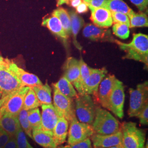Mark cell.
Wrapping results in <instances>:
<instances>
[{
    "instance_id": "16",
    "label": "cell",
    "mask_w": 148,
    "mask_h": 148,
    "mask_svg": "<svg viewBox=\"0 0 148 148\" xmlns=\"http://www.w3.org/2000/svg\"><path fill=\"white\" fill-rule=\"evenodd\" d=\"M90 10V19L94 25L101 28L107 29L113 24L111 12L103 8H95L88 5Z\"/></svg>"
},
{
    "instance_id": "37",
    "label": "cell",
    "mask_w": 148,
    "mask_h": 148,
    "mask_svg": "<svg viewBox=\"0 0 148 148\" xmlns=\"http://www.w3.org/2000/svg\"><path fill=\"white\" fill-rule=\"evenodd\" d=\"M87 4L95 8H104L108 0H82Z\"/></svg>"
},
{
    "instance_id": "36",
    "label": "cell",
    "mask_w": 148,
    "mask_h": 148,
    "mask_svg": "<svg viewBox=\"0 0 148 148\" xmlns=\"http://www.w3.org/2000/svg\"><path fill=\"white\" fill-rule=\"evenodd\" d=\"M137 117L139 119L140 123L143 125L148 124V104H146L143 109L138 114Z\"/></svg>"
},
{
    "instance_id": "30",
    "label": "cell",
    "mask_w": 148,
    "mask_h": 148,
    "mask_svg": "<svg viewBox=\"0 0 148 148\" xmlns=\"http://www.w3.org/2000/svg\"><path fill=\"white\" fill-rule=\"evenodd\" d=\"M41 106V104L37 99L34 90L32 88H29L24 100L23 109L30 110L37 108Z\"/></svg>"
},
{
    "instance_id": "28",
    "label": "cell",
    "mask_w": 148,
    "mask_h": 148,
    "mask_svg": "<svg viewBox=\"0 0 148 148\" xmlns=\"http://www.w3.org/2000/svg\"><path fill=\"white\" fill-rule=\"evenodd\" d=\"M52 15L58 18L64 30L69 36L71 35V21L69 13L63 8L58 7L53 11Z\"/></svg>"
},
{
    "instance_id": "27",
    "label": "cell",
    "mask_w": 148,
    "mask_h": 148,
    "mask_svg": "<svg viewBox=\"0 0 148 148\" xmlns=\"http://www.w3.org/2000/svg\"><path fill=\"white\" fill-rule=\"evenodd\" d=\"M103 8L110 12L123 13L128 16L134 12L123 0H108Z\"/></svg>"
},
{
    "instance_id": "31",
    "label": "cell",
    "mask_w": 148,
    "mask_h": 148,
    "mask_svg": "<svg viewBox=\"0 0 148 148\" xmlns=\"http://www.w3.org/2000/svg\"><path fill=\"white\" fill-rule=\"evenodd\" d=\"M28 111L22 109L18 115V119L20 126L25 133L29 137L32 138V128L28 119Z\"/></svg>"
},
{
    "instance_id": "10",
    "label": "cell",
    "mask_w": 148,
    "mask_h": 148,
    "mask_svg": "<svg viewBox=\"0 0 148 148\" xmlns=\"http://www.w3.org/2000/svg\"><path fill=\"white\" fill-rule=\"evenodd\" d=\"M125 99L124 86L121 81L116 79L109 98L108 110L120 119H122L124 117Z\"/></svg>"
},
{
    "instance_id": "44",
    "label": "cell",
    "mask_w": 148,
    "mask_h": 148,
    "mask_svg": "<svg viewBox=\"0 0 148 148\" xmlns=\"http://www.w3.org/2000/svg\"><path fill=\"white\" fill-rule=\"evenodd\" d=\"M69 3H70V0H58L57 6L59 7V6L63 5V4L69 5Z\"/></svg>"
},
{
    "instance_id": "43",
    "label": "cell",
    "mask_w": 148,
    "mask_h": 148,
    "mask_svg": "<svg viewBox=\"0 0 148 148\" xmlns=\"http://www.w3.org/2000/svg\"><path fill=\"white\" fill-rule=\"evenodd\" d=\"M82 0H70L69 5L74 8H76L78 5H79L82 2Z\"/></svg>"
},
{
    "instance_id": "18",
    "label": "cell",
    "mask_w": 148,
    "mask_h": 148,
    "mask_svg": "<svg viewBox=\"0 0 148 148\" xmlns=\"http://www.w3.org/2000/svg\"><path fill=\"white\" fill-rule=\"evenodd\" d=\"M79 60L73 57H69L64 66V76L74 86L79 80Z\"/></svg>"
},
{
    "instance_id": "35",
    "label": "cell",
    "mask_w": 148,
    "mask_h": 148,
    "mask_svg": "<svg viewBox=\"0 0 148 148\" xmlns=\"http://www.w3.org/2000/svg\"><path fill=\"white\" fill-rule=\"evenodd\" d=\"M111 16L113 24L114 23H122L125 24L128 27L130 26V19L128 16L121 13H117L111 12Z\"/></svg>"
},
{
    "instance_id": "48",
    "label": "cell",
    "mask_w": 148,
    "mask_h": 148,
    "mask_svg": "<svg viewBox=\"0 0 148 148\" xmlns=\"http://www.w3.org/2000/svg\"><path fill=\"white\" fill-rule=\"evenodd\" d=\"M58 148H71L70 145H65V146H60Z\"/></svg>"
},
{
    "instance_id": "34",
    "label": "cell",
    "mask_w": 148,
    "mask_h": 148,
    "mask_svg": "<svg viewBox=\"0 0 148 148\" xmlns=\"http://www.w3.org/2000/svg\"><path fill=\"white\" fill-rule=\"evenodd\" d=\"M15 138L17 148H28L30 145L27 140L25 133L21 127L16 133Z\"/></svg>"
},
{
    "instance_id": "1",
    "label": "cell",
    "mask_w": 148,
    "mask_h": 148,
    "mask_svg": "<svg viewBox=\"0 0 148 148\" xmlns=\"http://www.w3.org/2000/svg\"><path fill=\"white\" fill-rule=\"evenodd\" d=\"M119 48L125 52L126 54L123 59H132L142 62L148 66V36L142 33L133 34L132 40L128 43H123L115 40Z\"/></svg>"
},
{
    "instance_id": "2",
    "label": "cell",
    "mask_w": 148,
    "mask_h": 148,
    "mask_svg": "<svg viewBox=\"0 0 148 148\" xmlns=\"http://www.w3.org/2000/svg\"><path fill=\"white\" fill-rule=\"evenodd\" d=\"M95 133L111 134L120 130L119 122L109 111L97 106L95 116L92 124Z\"/></svg>"
},
{
    "instance_id": "50",
    "label": "cell",
    "mask_w": 148,
    "mask_h": 148,
    "mask_svg": "<svg viewBox=\"0 0 148 148\" xmlns=\"http://www.w3.org/2000/svg\"><path fill=\"white\" fill-rule=\"evenodd\" d=\"M33 148V147H32V145H30V146H29V148Z\"/></svg>"
},
{
    "instance_id": "7",
    "label": "cell",
    "mask_w": 148,
    "mask_h": 148,
    "mask_svg": "<svg viewBox=\"0 0 148 148\" xmlns=\"http://www.w3.org/2000/svg\"><path fill=\"white\" fill-rule=\"evenodd\" d=\"M53 106L59 116L64 117L69 123L77 118L73 99L62 94L55 88L53 93Z\"/></svg>"
},
{
    "instance_id": "42",
    "label": "cell",
    "mask_w": 148,
    "mask_h": 148,
    "mask_svg": "<svg viewBox=\"0 0 148 148\" xmlns=\"http://www.w3.org/2000/svg\"><path fill=\"white\" fill-rule=\"evenodd\" d=\"M4 148H17L15 137H11L10 139L7 143Z\"/></svg>"
},
{
    "instance_id": "40",
    "label": "cell",
    "mask_w": 148,
    "mask_h": 148,
    "mask_svg": "<svg viewBox=\"0 0 148 148\" xmlns=\"http://www.w3.org/2000/svg\"><path fill=\"white\" fill-rule=\"evenodd\" d=\"M11 137L0 128V148H4Z\"/></svg>"
},
{
    "instance_id": "24",
    "label": "cell",
    "mask_w": 148,
    "mask_h": 148,
    "mask_svg": "<svg viewBox=\"0 0 148 148\" xmlns=\"http://www.w3.org/2000/svg\"><path fill=\"white\" fill-rule=\"evenodd\" d=\"M32 136L35 142L43 148H57L53 136L41 130H32Z\"/></svg>"
},
{
    "instance_id": "19",
    "label": "cell",
    "mask_w": 148,
    "mask_h": 148,
    "mask_svg": "<svg viewBox=\"0 0 148 148\" xmlns=\"http://www.w3.org/2000/svg\"><path fill=\"white\" fill-rule=\"evenodd\" d=\"M42 25L46 27L54 35L60 38L64 42H66L69 38L68 35L64 29L61 22L56 16L52 15L49 17L43 19Z\"/></svg>"
},
{
    "instance_id": "32",
    "label": "cell",
    "mask_w": 148,
    "mask_h": 148,
    "mask_svg": "<svg viewBox=\"0 0 148 148\" xmlns=\"http://www.w3.org/2000/svg\"><path fill=\"white\" fill-rule=\"evenodd\" d=\"M28 119L32 130H41V115L38 108L28 111Z\"/></svg>"
},
{
    "instance_id": "47",
    "label": "cell",
    "mask_w": 148,
    "mask_h": 148,
    "mask_svg": "<svg viewBox=\"0 0 148 148\" xmlns=\"http://www.w3.org/2000/svg\"><path fill=\"white\" fill-rule=\"evenodd\" d=\"M123 148L122 145H117V146H115V147H110V148Z\"/></svg>"
},
{
    "instance_id": "8",
    "label": "cell",
    "mask_w": 148,
    "mask_h": 148,
    "mask_svg": "<svg viewBox=\"0 0 148 148\" xmlns=\"http://www.w3.org/2000/svg\"><path fill=\"white\" fill-rule=\"evenodd\" d=\"M68 133V143L72 145L83 141L90 137L94 133L91 125L79 122L77 118L74 119L70 123Z\"/></svg>"
},
{
    "instance_id": "26",
    "label": "cell",
    "mask_w": 148,
    "mask_h": 148,
    "mask_svg": "<svg viewBox=\"0 0 148 148\" xmlns=\"http://www.w3.org/2000/svg\"><path fill=\"white\" fill-rule=\"evenodd\" d=\"M37 99L42 105L52 104V90L51 87L46 83L45 85H40L32 87Z\"/></svg>"
},
{
    "instance_id": "41",
    "label": "cell",
    "mask_w": 148,
    "mask_h": 148,
    "mask_svg": "<svg viewBox=\"0 0 148 148\" xmlns=\"http://www.w3.org/2000/svg\"><path fill=\"white\" fill-rule=\"evenodd\" d=\"M88 10V5H87V4L84 1H82V2L76 8V12H77L79 14L86 13Z\"/></svg>"
},
{
    "instance_id": "38",
    "label": "cell",
    "mask_w": 148,
    "mask_h": 148,
    "mask_svg": "<svg viewBox=\"0 0 148 148\" xmlns=\"http://www.w3.org/2000/svg\"><path fill=\"white\" fill-rule=\"evenodd\" d=\"M69 145L71 148H93L90 138L79 143Z\"/></svg>"
},
{
    "instance_id": "14",
    "label": "cell",
    "mask_w": 148,
    "mask_h": 148,
    "mask_svg": "<svg viewBox=\"0 0 148 148\" xmlns=\"http://www.w3.org/2000/svg\"><path fill=\"white\" fill-rule=\"evenodd\" d=\"M83 35L94 41H110L114 42L109 29L101 28L92 24H86L83 29Z\"/></svg>"
},
{
    "instance_id": "17",
    "label": "cell",
    "mask_w": 148,
    "mask_h": 148,
    "mask_svg": "<svg viewBox=\"0 0 148 148\" xmlns=\"http://www.w3.org/2000/svg\"><path fill=\"white\" fill-rule=\"evenodd\" d=\"M107 70L105 68L94 69L90 68V79L87 86V95L97 97L98 90L101 81L106 77Z\"/></svg>"
},
{
    "instance_id": "15",
    "label": "cell",
    "mask_w": 148,
    "mask_h": 148,
    "mask_svg": "<svg viewBox=\"0 0 148 148\" xmlns=\"http://www.w3.org/2000/svg\"><path fill=\"white\" fill-rule=\"evenodd\" d=\"M8 68L13 73L16 74L23 87L32 88L37 86L43 85L42 82L36 75L25 71L24 70L18 66L17 65L12 61H10Z\"/></svg>"
},
{
    "instance_id": "49",
    "label": "cell",
    "mask_w": 148,
    "mask_h": 148,
    "mask_svg": "<svg viewBox=\"0 0 148 148\" xmlns=\"http://www.w3.org/2000/svg\"><path fill=\"white\" fill-rule=\"evenodd\" d=\"M3 112H2V111H1V110L0 109V118L1 117V116L3 115Z\"/></svg>"
},
{
    "instance_id": "39",
    "label": "cell",
    "mask_w": 148,
    "mask_h": 148,
    "mask_svg": "<svg viewBox=\"0 0 148 148\" xmlns=\"http://www.w3.org/2000/svg\"><path fill=\"white\" fill-rule=\"evenodd\" d=\"M133 4L138 8L140 12H143L147 9L148 0H130Z\"/></svg>"
},
{
    "instance_id": "12",
    "label": "cell",
    "mask_w": 148,
    "mask_h": 148,
    "mask_svg": "<svg viewBox=\"0 0 148 148\" xmlns=\"http://www.w3.org/2000/svg\"><path fill=\"white\" fill-rule=\"evenodd\" d=\"M121 130L111 134H99L94 133L90 139L94 148H107L115 147L122 144Z\"/></svg>"
},
{
    "instance_id": "33",
    "label": "cell",
    "mask_w": 148,
    "mask_h": 148,
    "mask_svg": "<svg viewBox=\"0 0 148 148\" xmlns=\"http://www.w3.org/2000/svg\"><path fill=\"white\" fill-rule=\"evenodd\" d=\"M112 29L113 34L122 40L127 39L130 36V27L125 24L114 23Z\"/></svg>"
},
{
    "instance_id": "20",
    "label": "cell",
    "mask_w": 148,
    "mask_h": 148,
    "mask_svg": "<svg viewBox=\"0 0 148 148\" xmlns=\"http://www.w3.org/2000/svg\"><path fill=\"white\" fill-rule=\"evenodd\" d=\"M79 61L80 64V75L79 80L76 84L74 85V86L79 95H87V86L90 74V68L85 63L82 58H81Z\"/></svg>"
},
{
    "instance_id": "23",
    "label": "cell",
    "mask_w": 148,
    "mask_h": 148,
    "mask_svg": "<svg viewBox=\"0 0 148 148\" xmlns=\"http://www.w3.org/2000/svg\"><path fill=\"white\" fill-rule=\"evenodd\" d=\"M71 21V35L73 37V41L75 46L79 50L82 49V46L77 40V35L79 30L85 25V21L83 18L79 16L74 11H70L68 12Z\"/></svg>"
},
{
    "instance_id": "4",
    "label": "cell",
    "mask_w": 148,
    "mask_h": 148,
    "mask_svg": "<svg viewBox=\"0 0 148 148\" xmlns=\"http://www.w3.org/2000/svg\"><path fill=\"white\" fill-rule=\"evenodd\" d=\"M75 110L79 122L91 125L95 119L97 106L89 95H78L75 98Z\"/></svg>"
},
{
    "instance_id": "11",
    "label": "cell",
    "mask_w": 148,
    "mask_h": 148,
    "mask_svg": "<svg viewBox=\"0 0 148 148\" xmlns=\"http://www.w3.org/2000/svg\"><path fill=\"white\" fill-rule=\"evenodd\" d=\"M41 108V130L53 136V130L60 117L58 113L52 104L42 105Z\"/></svg>"
},
{
    "instance_id": "51",
    "label": "cell",
    "mask_w": 148,
    "mask_h": 148,
    "mask_svg": "<svg viewBox=\"0 0 148 148\" xmlns=\"http://www.w3.org/2000/svg\"><path fill=\"white\" fill-rule=\"evenodd\" d=\"M147 145H148V143H147V148H148V147H147ZM145 148H146V147H144Z\"/></svg>"
},
{
    "instance_id": "21",
    "label": "cell",
    "mask_w": 148,
    "mask_h": 148,
    "mask_svg": "<svg viewBox=\"0 0 148 148\" xmlns=\"http://www.w3.org/2000/svg\"><path fill=\"white\" fill-rule=\"evenodd\" d=\"M21 126L18 116L3 114L0 118V128L11 137H14Z\"/></svg>"
},
{
    "instance_id": "29",
    "label": "cell",
    "mask_w": 148,
    "mask_h": 148,
    "mask_svg": "<svg viewBox=\"0 0 148 148\" xmlns=\"http://www.w3.org/2000/svg\"><path fill=\"white\" fill-rule=\"evenodd\" d=\"M130 19V28L136 27H148V18L147 15L143 12L135 13L133 12L128 16Z\"/></svg>"
},
{
    "instance_id": "6",
    "label": "cell",
    "mask_w": 148,
    "mask_h": 148,
    "mask_svg": "<svg viewBox=\"0 0 148 148\" xmlns=\"http://www.w3.org/2000/svg\"><path fill=\"white\" fill-rule=\"evenodd\" d=\"M10 60L8 64L5 68L0 70V92L1 97L0 99V107L2 102L13 95L23 86L16 76L8 68Z\"/></svg>"
},
{
    "instance_id": "25",
    "label": "cell",
    "mask_w": 148,
    "mask_h": 148,
    "mask_svg": "<svg viewBox=\"0 0 148 148\" xmlns=\"http://www.w3.org/2000/svg\"><path fill=\"white\" fill-rule=\"evenodd\" d=\"M53 86V88H56L60 93L70 98H75L78 95L73 85L64 76Z\"/></svg>"
},
{
    "instance_id": "52",
    "label": "cell",
    "mask_w": 148,
    "mask_h": 148,
    "mask_svg": "<svg viewBox=\"0 0 148 148\" xmlns=\"http://www.w3.org/2000/svg\"><path fill=\"white\" fill-rule=\"evenodd\" d=\"M1 92H0V99H1Z\"/></svg>"
},
{
    "instance_id": "13",
    "label": "cell",
    "mask_w": 148,
    "mask_h": 148,
    "mask_svg": "<svg viewBox=\"0 0 148 148\" xmlns=\"http://www.w3.org/2000/svg\"><path fill=\"white\" fill-rule=\"evenodd\" d=\"M116 79L114 75H109L101 81L98 88L97 98L101 106L107 109L109 108V98Z\"/></svg>"
},
{
    "instance_id": "5",
    "label": "cell",
    "mask_w": 148,
    "mask_h": 148,
    "mask_svg": "<svg viewBox=\"0 0 148 148\" xmlns=\"http://www.w3.org/2000/svg\"><path fill=\"white\" fill-rule=\"evenodd\" d=\"M130 107L128 114L131 117L137 116L138 114L148 104V82L138 84L136 89L130 88Z\"/></svg>"
},
{
    "instance_id": "46",
    "label": "cell",
    "mask_w": 148,
    "mask_h": 148,
    "mask_svg": "<svg viewBox=\"0 0 148 148\" xmlns=\"http://www.w3.org/2000/svg\"><path fill=\"white\" fill-rule=\"evenodd\" d=\"M5 59H4L0 56V64L3 63L5 62Z\"/></svg>"
},
{
    "instance_id": "9",
    "label": "cell",
    "mask_w": 148,
    "mask_h": 148,
    "mask_svg": "<svg viewBox=\"0 0 148 148\" xmlns=\"http://www.w3.org/2000/svg\"><path fill=\"white\" fill-rule=\"evenodd\" d=\"M29 88L22 87L13 95L5 98L2 102L0 107L3 114L18 116L19 112L23 109L24 98Z\"/></svg>"
},
{
    "instance_id": "45",
    "label": "cell",
    "mask_w": 148,
    "mask_h": 148,
    "mask_svg": "<svg viewBox=\"0 0 148 148\" xmlns=\"http://www.w3.org/2000/svg\"><path fill=\"white\" fill-rule=\"evenodd\" d=\"M8 62H9V59H5V62L3 63L0 64V70L5 68V66L8 63Z\"/></svg>"
},
{
    "instance_id": "22",
    "label": "cell",
    "mask_w": 148,
    "mask_h": 148,
    "mask_svg": "<svg viewBox=\"0 0 148 148\" xmlns=\"http://www.w3.org/2000/svg\"><path fill=\"white\" fill-rule=\"evenodd\" d=\"M69 122L63 117H59L53 130V137L57 146L65 142L68 133Z\"/></svg>"
},
{
    "instance_id": "3",
    "label": "cell",
    "mask_w": 148,
    "mask_h": 148,
    "mask_svg": "<svg viewBox=\"0 0 148 148\" xmlns=\"http://www.w3.org/2000/svg\"><path fill=\"white\" fill-rule=\"evenodd\" d=\"M122 145L123 148H145V133L136 123L125 122L122 125Z\"/></svg>"
}]
</instances>
